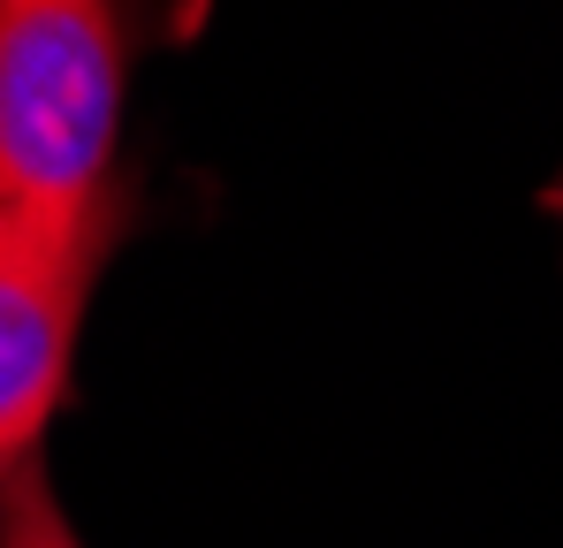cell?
Here are the masks:
<instances>
[{"instance_id": "cell-1", "label": "cell", "mask_w": 563, "mask_h": 548, "mask_svg": "<svg viewBox=\"0 0 563 548\" xmlns=\"http://www.w3.org/2000/svg\"><path fill=\"white\" fill-rule=\"evenodd\" d=\"M122 0H0V206L77 221L122 198Z\"/></svg>"}, {"instance_id": "cell-2", "label": "cell", "mask_w": 563, "mask_h": 548, "mask_svg": "<svg viewBox=\"0 0 563 548\" xmlns=\"http://www.w3.org/2000/svg\"><path fill=\"white\" fill-rule=\"evenodd\" d=\"M122 229H130V190L77 221H38L0 206V480L38 457V435L77 365L85 305Z\"/></svg>"}, {"instance_id": "cell-3", "label": "cell", "mask_w": 563, "mask_h": 548, "mask_svg": "<svg viewBox=\"0 0 563 548\" xmlns=\"http://www.w3.org/2000/svg\"><path fill=\"white\" fill-rule=\"evenodd\" d=\"M0 548H85L62 518V495L46 480V464L31 457L23 472L0 480Z\"/></svg>"}]
</instances>
